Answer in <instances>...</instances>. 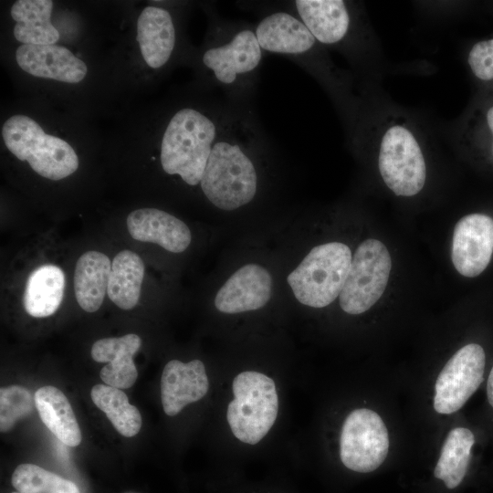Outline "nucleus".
<instances>
[{
  "label": "nucleus",
  "instance_id": "nucleus-7",
  "mask_svg": "<svg viewBox=\"0 0 493 493\" xmlns=\"http://www.w3.org/2000/svg\"><path fill=\"white\" fill-rule=\"evenodd\" d=\"M388 451L389 435L379 414L358 408L346 416L340 436V458L345 467L372 473L383 465Z\"/></svg>",
  "mask_w": 493,
  "mask_h": 493
},
{
  "label": "nucleus",
  "instance_id": "nucleus-3",
  "mask_svg": "<svg viewBox=\"0 0 493 493\" xmlns=\"http://www.w3.org/2000/svg\"><path fill=\"white\" fill-rule=\"evenodd\" d=\"M234 398L226 420L234 436L247 445L259 443L275 424L278 395L275 382L265 373L245 371L233 380Z\"/></svg>",
  "mask_w": 493,
  "mask_h": 493
},
{
  "label": "nucleus",
  "instance_id": "nucleus-8",
  "mask_svg": "<svg viewBox=\"0 0 493 493\" xmlns=\"http://www.w3.org/2000/svg\"><path fill=\"white\" fill-rule=\"evenodd\" d=\"M378 165L384 184L396 195L413 196L425 185L424 155L413 133L404 126L394 125L385 131Z\"/></svg>",
  "mask_w": 493,
  "mask_h": 493
},
{
  "label": "nucleus",
  "instance_id": "nucleus-20",
  "mask_svg": "<svg viewBox=\"0 0 493 493\" xmlns=\"http://www.w3.org/2000/svg\"><path fill=\"white\" fill-rule=\"evenodd\" d=\"M36 408L45 425L64 445L77 446L81 431L66 395L57 387L46 385L34 395Z\"/></svg>",
  "mask_w": 493,
  "mask_h": 493
},
{
  "label": "nucleus",
  "instance_id": "nucleus-11",
  "mask_svg": "<svg viewBox=\"0 0 493 493\" xmlns=\"http://www.w3.org/2000/svg\"><path fill=\"white\" fill-rule=\"evenodd\" d=\"M493 254V219L483 214L462 217L452 238L451 258L457 272L467 278L480 275Z\"/></svg>",
  "mask_w": 493,
  "mask_h": 493
},
{
  "label": "nucleus",
  "instance_id": "nucleus-9",
  "mask_svg": "<svg viewBox=\"0 0 493 493\" xmlns=\"http://www.w3.org/2000/svg\"><path fill=\"white\" fill-rule=\"evenodd\" d=\"M487 354L484 347L470 342L447 361L435 384L434 409L441 414L461 409L485 380Z\"/></svg>",
  "mask_w": 493,
  "mask_h": 493
},
{
  "label": "nucleus",
  "instance_id": "nucleus-25",
  "mask_svg": "<svg viewBox=\"0 0 493 493\" xmlns=\"http://www.w3.org/2000/svg\"><path fill=\"white\" fill-rule=\"evenodd\" d=\"M36 406L31 393L20 385L3 387L0 390V429L10 430L15 424L27 416Z\"/></svg>",
  "mask_w": 493,
  "mask_h": 493
},
{
  "label": "nucleus",
  "instance_id": "nucleus-13",
  "mask_svg": "<svg viewBox=\"0 0 493 493\" xmlns=\"http://www.w3.org/2000/svg\"><path fill=\"white\" fill-rule=\"evenodd\" d=\"M272 284V277L265 267L257 264L245 265L220 288L215 306L226 314L261 309L270 299Z\"/></svg>",
  "mask_w": 493,
  "mask_h": 493
},
{
  "label": "nucleus",
  "instance_id": "nucleus-1",
  "mask_svg": "<svg viewBox=\"0 0 493 493\" xmlns=\"http://www.w3.org/2000/svg\"><path fill=\"white\" fill-rule=\"evenodd\" d=\"M205 10L207 32L203 45L194 48L189 59L199 86L219 89L236 102L252 104L265 55L254 25L224 18L209 5Z\"/></svg>",
  "mask_w": 493,
  "mask_h": 493
},
{
  "label": "nucleus",
  "instance_id": "nucleus-27",
  "mask_svg": "<svg viewBox=\"0 0 493 493\" xmlns=\"http://www.w3.org/2000/svg\"><path fill=\"white\" fill-rule=\"evenodd\" d=\"M486 396L489 408L493 411V363L487 378Z\"/></svg>",
  "mask_w": 493,
  "mask_h": 493
},
{
  "label": "nucleus",
  "instance_id": "nucleus-23",
  "mask_svg": "<svg viewBox=\"0 0 493 493\" xmlns=\"http://www.w3.org/2000/svg\"><path fill=\"white\" fill-rule=\"evenodd\" d=\"M90 396L121 435L131 437L139 433L142 427L141 414L137 407L129 403L126 393L121 389L96 384L91 389Z\"/></svg>",
  "mask_w": 493,
  "mask_h": 493
},
{
  "label": "nucleus",
  "instance_id": "nucleus-15",
  "mask_svg": "<svg viewBox=\"0 0 493 493\" xmlns=\"http://www.w3.org/2000/svg\"><path fill=\"white\" fill-rule=\"evenodd\" d=\"M127 228L133 239L157 244L172 253L184 251L192 240L186 224L157 208L133 210L127 216Z\"/></svg>",
  "mask_w": 493,
  "mask_h": 493
},
{
  "label": "nucleus",
  "instance_id": "nucleus-24",
  "mask_svg": "<svg viewBox=\"0 0 493 493\" xmlns=\"http://www.w3.org/2000/svg\"><path fill=\"white\" fill-rule=\"evenodd\" d=\"M12 485L20 493H79L72 481L34 464L19 465L13 472Z\"/></svg>",
  "mask_w": 493,
  "mask_h": 493
},
{
  "label": "nucleus",
  "instance_id": "nucleus-26",
  "mask_svg": "<svg viewBox=\"0 0 493 493\" xmlns=\"http://www.w3.org/2000/svg\"><path fill=\"white\" fill-rule=\"evenodd\" d=\"M467 62L477 78L486 81L493 79V39L476 43L469 51Z\"/></svg>",
  "mask_w": 493,
  "mask_h": 493
},
{
  "label": "nucleus",
  "instance_id": "nucleus-12",
  "mask_svg": "<svg viewBox=\"0 0 493 493\" xmlns=\"http://www.w3.org/2000/svg\"><path fill=\"white\" fill-rule=\"evenodd\" d=\"M18 67L30 76L67 84L80 83L87 77L86 62L60 45H19L16 49Z\"/></svg>",
  "mask_w": 493,
  "mask_h": 493
},
{
  "label": "nucleus",
  "instance_id": "nucleus-6",
  "mask_svg": "<svg viewBox=\"0 0 493 493\" xmlns=\"http://www.w3.org/2000/svg\"><path fill=\"white\" fill-rule=\"evenodd\" d=\"M391 268L392 258L383 243L374 238L362 242L339 296L342 310L358 315L370 309L383 294Z\"/></svg>",
  "mask_w": 493,
  "mask_h": 493
},
{
  "label": "nucleus",
  "instance_id": "nucleus-19",
  "mask_svg": "<svg viewBox=\"0 0 493 493\" xmlns=\"http://www.w3.org/2000/svg\"><path fill=\"white\" fill-rule=\"evenodd\" d=\"M111 262L103 253L88 251L75 267L74 292L78 304L87 312L97 311L107 293Z\"/></svg>",
  "mask_w": 493,
  "mask_h": 493
},
{
  "label": "nucleus",
  "instance_id": "nucleus-21",
  "mask_svg": "<svg viewBox=\"0 0 493 493\" xmlns=\"http://www.w3.org/2000/svg\"><path fill=\"white\" fill-rule=\"evenodd\" d=\"M65 287L62 269L53 264L37 267L29 275L24 292V308L35 318H45L57 311Z\"/></svg>",
  "mask_w": 493,
  "mask_h": 493
},
{
  "label": "nucleus",
  "instance_id": "nucleus-22",
  "mask_svg": "<svg viewBox=\"0 0 493 493\" xmlns=\"http://www.w3.org/2000/svg\"><path fill=\"white\" fill-rule=\"evenodd\" d=\"M143 277L142 257L128 249L119 252L111 262L108 297L117 307L131 309L139 301Z\"/></svg>",
  "mask_w": 493,
  "mask_h": 493
},
{
  "label": "nucleus",
  "instance_id": "nucleus-14",
  "mask_svg": "<svg viewBox=\"0 0 493 493\" xmlns=\"http://www.w3.org/2000/svg\"><path fill=\"white\" fill-rule=\"evenodd\" d=\"M208 389L209 380L203 362H168L161 377L163 412L169 416L178 414L186 405L205 397Z\"/></svg>",
  "mask_w": 493,
  "mask_h": 493
},
{
  "label": "nucleus",
  "instance_id": "nucleus-5",
  "mask_svg": "<svg viewBox=\"0 0 493 493\" xmlns=\"http://www.w3.org/2000/svg\"><path fill=\"white\" fill-rule=\"evenodd\" d=\"M182 11L177 5H150L136 21V41L146 67L164 72L174 63L189 62L194 50L183 37Z\"/></svg>",
  "mask_w": 493,
  "mask_h": 493
},
{
  "label": "nucleus",
  "instance_id": "nucleus-10",
  "mask_svg": "<svg viewBox=\"0 0 493 493\" xmlns=\"http://www.w3.org/2000/svg\"><path fill=\"white\" fill-rule=\"evenodd\" d=\"M273 5L299 18L321 45L343 44L351 36L352 16L345 1L288 0Z\"/></svg>",
  "mask_w": 493,
  "mask_h": 493
},
{
  "label": "nucleus",
  "instance_id": "nucleus-29",
  "mask_svg": "<svg viewBox=\"0 0 493 493\" xmlns=\"http://www.w3.org/2000/svg\"><path fill=\"white\" fill-rule=\"evenodd\" d=\"M12 493H20V492H18V491H16V492H12Z\"/></svg>",
  "mask_w": 493,
  "mask_h": 493
},
{
  "label": "nucleus",
  "instance_id": "nucleus-18",
  "mask_svg": "<svg viewBox=\"0 0 493 493\" xmlns=\"http://www.w3.org/2000/svg\"><path fill=\"white\" fill-rule=\"evenodd\" d=\"M475 445L476 435L467 427L457 426L447 434L433 472L446 489H456L466 480Z\"/></svg>",
  "mask_w": 493,
  "mask_h": 493
},
{
  "label": "nucleus",
  "instance_id": "nucleus-4",
  "mask_svg": "<svg viewBox=\"0 0 493 493\" xmlns=\"http://www.w3.org/2000/svg\"><path fill=\"white\" fill-rule=\"evenodd\" d=\"M351 251L341 242L314 246L288 276L296 299L311 308H323L340 296L347 278Z\"/></svg>",
  "mask_w": 493,
  "mask_h": 493
},
{
  "label": "nucleus",
  "instance_id": "nucleus-17",
  "mask_svg": "<svg viewBox=\"0 0 493 493\" xmlns=\"http://www.w3.org/2000/svg\"><path fill=\"white\" fill-rule=\"evenodd\" d=\"M54 2L50 0H17L10 8L15 22L13 35L20 45H56L60 33L51 21Z\"/></svg>",
  "mask_w": 493,
  "mask_h": 493
},
{
  "label": "nucleus",
  "instance_id": "nucleus-2",
  "mask_svg": "<svg viewBox=\"0 0 493 493\" xmlns=\"http://www.w3.org/2000/svg\"><path fill=\"white\" fill-rule=\"evenodd\" d=\"M7 151L26 162L38 175L52 181L65 179L79 168L78 153L64 138L48 133L34 118L25 113L8 117L1 128Z\"/></svg>",
  "mask_w": 493,
  "mask_h": 493
},
{
  "label": "nucleus",
  "instance_id": "nucleus-28",
  "mask_svg": "<svg viewBox=\"0 0 493 493\" xmlns=\"http://www.w3.org/2000/svg\"><path fill=\"white\" fill-rule=\"evenodd\" d=\"M487 122L489 127V130L491 131L493 134V106L489 108L487 113ZM492 152H493V145H492Z\"/></svg>",
  "mask_w": 493,
  "mask_h": 493
},
{
  "label": "nucleus",
  "instance_id": "nucleus-16",
  "mask_svg": "<svg viewBox=\"0 0 493 493\" xmlns=\"http://www.w3.org/2000/svg\"><path fill=\"white\" fill-rule=\"evenodd\" d=\"M141 345V338L134 333L104 338L93 343L90 351L92 359L97 362L106 363L100 372L105 384L128 389L135 383L138 372L133 355Z\"/></svg>",
  "mask_w": 493,
  "mask_h": 493
}]
</instances>
